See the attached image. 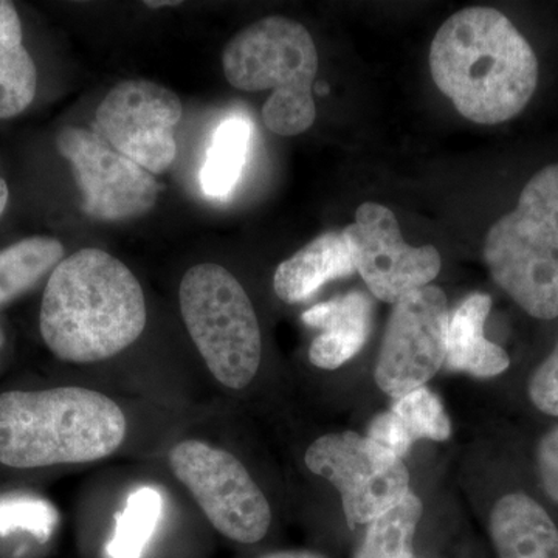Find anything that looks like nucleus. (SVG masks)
<instances>
[{
  "label": "nucleus",
  "instance_id": "obj_10",
  "mask_svg": "<svg viewBox=\"0 0 558 558\" xmlns=\"http://www.w3.org/2000/svg\"><path fill=\"white\" fill-rule=\"evenodd\" d=\"M182 113V101L167 87L121 81L98 106L94 132L143 170L163 174L178 154L175 126Z\"/></svg>",
  "mask_w": 558,
  "mask_h": 558
},
{
  "label": "nucleus",
  "instance_id": "obj_25",
  "mask_svg": "<svg viewBox=\"0 0 558 558\" xmlns=\"http://www.w3.org/2000/svg\"><path fill=\"white\" fill-rule=\"evenodd\" d=\"M371 440L379 444V446L384 447L395 453L396 457L402 459L413 447V442L409 439V436L403 433V429L400 428L398 418H396L395 414L391 411H387V413H381L379 416L374 417V421L371 422L368 436Z\"/></svg>",
  "mask_w": 558,
  "mask_h": 558
},
{
  "label": "nucleus",
  "instance_id": "obj_24",
  "mask_svg": "<svg viewBox=\"0 0 558 558\" xmlns=\"http://www.w3.org/2000/svg\"><path fill=\"white\" fill-rule=\"evenodd\" d=\"M529 398L542 413L558 417V341L529 380Z\"/></svg>",
  "mask_w": 558,
  "mask_h": 558
},
{
  "label": "nucleus",
  "instance_id": "obj_29",
  "mask_svg": "<svg viewBox=\"0 0 558 558\" xmlns=\"http://www.w3.org/2000/svg\"><path fill=\"white\" fill-rule=\"evenodd\" d=\"M180 2H171V0H168V2H145V5L150 7V9H160V7H174L179 5Z\"/></svg>",
  "mask_w": 558,
  "mask_h": 558
},
{
  "label": "nucleus",
  "instance_id": "obj_3",
  "mask_svg": "<svg viewBox=\"0 0 558 558\" xmlns=\"http://www.w3.org/2000/svg\"><path fill=\"white\" fill-rule=\"evenodd\" d=\"M126 438V417L108 396L87 388L0 395V464L50 468L98 461Z\"/></svg>",
  "mask_w": 558,
  "mask_h": 558
},
{
  "label": "nucleus",
  "instance_id": "obj_27",
  "mask_svg": "<svg viewBox=\"0 0 558 558\" xmlns=\"http://www.w3.org/2000/svg\"><path fill=\"white\" fill-rule=\"evenodd\" d=\"M258 558H326L322 554L312 553V550H279V553L266 554Z\"/></svg>",
  "mask_w": 558,
  "mask_h": 558
},
{
  "label": "nucleus",
  "instance_id": "obj_21",
  "mask_svg": "<svg viewBox=\"0 0 558 558\" xmlns=\"http://www.w3.org/2000/svg\"><path fill=\"white\" fill-rule=\"evenodd\" d=\"M424 505L414 494L371 521L355 558H416L411 550Z\"/></svg>",
  "mask_w": 558,
  "mask_h": 558
},
{
  "label": "nucleus",
  "instance_id": "obj_4",
  "mask_svg": "<svg viewBox=\"0 0 558 558\" xmlns=\"http://www.w3.org/2000/svg\"><path fill=\"white\" fill-rule=\"evenodd\" d=\"M222 69L234 89L274 90L263 106L267 130L282 137L314 124L318 51L310 31L288 17L253 22L227 44Z\"/></svg>",
  "mask_w": 558,
  "mask_h": 558
},
{
  "label": "nucleus",
  "instance_id": "obj_22",
  "mask_svg": "<svg viewBox=\"0 0 558 558\" xmlns=\"http://www.w3.org/2000/svg\"><path fill=\"white\" fill-rule=\"evenodd\" d=\"M398 418L411 442L418 439L447 440L451 435V425L438 396L433 395L428 388L421 387L396 399L395 405L389 410Z\"/></svg>",
  "mask_w": 558,
  "mask_h": 558
},
{
  "label": "nucleus",
  "instance_id": "obj_28",
  "mask_svg": "<svg viewBox=\"0 0 558 558\" xmlns=\"http://www.w3.org/2000/svg\"><path fill=\"white\" fill-rule=\"evenodd\" d=\"M10 191L5 180L0 178V216L5 211L7 204H9Z\"/></svg>",
  "mask_w": 558,
  "mask_h": 558
},
{
  "label": "nucleus",
  "instance_id": "obj_17",
  "mask_svg": "<svg viewBox=\"0 0 558 558\" xmlns=\"http://www.w3.org/2000/svg\"><path fill=\"white\" fill-rule=\"evenodd\" d=\"M38 70L24 46L16 7L0 0V120L13 119L32 105Z\"/></svg>",
  "mask_w": 558,
  "mask_h": 558
},
{
  "label": "nucleus",
  "instance_id": "obj_20",
  "mask_svg": "<svg viewBox=\"0 0 558 558\" xmlns=\"http://www.w3.org/2000/svg\"><path fill=\"white\" fill-rule=\"evenodd\" d=\"M163 512V498L157 488L140 487L128 497L116 515V529L108 543L109 558H142Z\"/></svg>",
  "mask_w": 558,
  "mask_h": 558
},
{
  "label": "nucleus",
  "instance_id": "obj_6",
  "mask_svg": "<svg viewBox=\"0 0 558 558\" xmlns=\"http://www.w3.org/2000/svg\"><path fill=\"white\" fill-rule=\"evenodd\" d=\"M180 311L191 339L220 384L242 389L255 379L263 340L247 292L226 267H191L180 282Z\"/></svg>",
  "mask_w": 558,
  "mask_h": 558
},
{
  "label": "nucleus",
  "instance_id": "obj_11",
  "mask_svg": "<svg viewBox=\"0 0 558 558\" xmlns=\"http://www.w3.org/2000/svg\"><path fill=\"white\" fill-rule=\"evenodd\" d=\"M57 148L72 167L89 218L121 222L140 218L156 205L160 185L154 175L94 131L62 128Z\"/></svg>",
  "mask_w": 558,
  "mask_h": 558
},
{
  "label": "nucleus",
  "instance_id": "obj_26",
  "mask_svg": "<svg viewBox=\"0 0 558 558\" xmlns=\"http://www.w3.org/2000/svg\"><path fill=\"white\" fill-rule=\"evenodd\" d=\"M537 465L546 494L558 505V425L539 440Z\"/></svg>",
  "mask_w": 558,
  "mask_h": 558
},
{
  "label": "nucleus",
  "instance_id": "obj_8",
  "mask_svg": "<svg viewBox=\"0 0 558 558\" xmlns=\"http://www.w3.org/2000/svg\"><path fill=\"white\" fill-rule=\"evenodd\" d=\"M307 469L340 492L349 526L371 523L410 494L402 459L357 433H330L307 449Z\"/></svg>",
  "mask_w": 558,
  "mask_h": 558
},
{
  "label": "nucleus",
  "instance_id": "obj_1",
  "mask_svg": "<svg viewBox=\"0 0 558 558\" xmlns=\"http://www.w3.org/2000/svg\"><path fill=\"white\" fill-rule=\"evenodd\" d=\"M428 62L433 81L458 112L486 126L520 116L538 86L531 44L490 7H469L444 22Z\"/></svg>",
  "mask_w": 558,
  "mask_h": 558
},
{
  "label": "nucleus",
  "instance_id": "obj_9",
  "mask_svg": "<svg viewBox=\"0 0 558 558\" xmlns=\"http://www.w3.org/2000/svg\"><path fill=\"white\" fill-rule=\"evenodd\" d=\"M449 322L446 293L436 286L395 304L374 371L381 391L399 399L435 377L446 363Z\"/></svg>",
  "mask_w": 558,
  "mask_h": 558
},
{
  "label": "nucleus",
  "instance_id": "obj_19",
  "mask_svg": "<svg viewBox=\"0 0 558 558\" xmlns=\"http://www.w3.org/2000/svg\"><path fill=\"white\" fill-rule=\"evenodd\" d=\"M64 247L49 236H33L0 250V307L11 303L61 263Z\"/></svg>",
  "mask_w": 558,
  "mask_h": 558
},
{
  "label": "nucleus",
  "instance_id": "obj_16",
  "mask_svg": "<svg viewBox=\"0 0 558 558\" xmlns=\"http://www.w3.org/2000/svg\"><path fill=\"white\" fill-rule=\"evenodd\" d=\"M490 310V296L473 293L453 312L447 330V368L481 379L497 377L509 368L508 352L484 337Z\"/></svg>",
  "mask_w": 558,
  "mask_h": 558
},
{
  "label": "nucleus",
  "instance_id": "obj_15",
  "mask_svg": "<svg viewBox=\"0 0 558 558\" xmlns=\"http://www.w3.org/2000/svg\"><path fill=\"white\" fill-rule=\"evenodd\" d=\"M490 535L499 558H558V527L535 499L509 494L490 513Z\"/></svg>",
  "mask_w": 558,
  "mask_h": 558
},
{
  "label": "nucleus",
  "instance_id": "obj_14",
  "mask_svg": "<svg viewBox=\"0 0 558 558\" xmlns=\"http://www.w3.org/2000/svg\"><path fill=\"white\" fill-rule=\"evenodd\" d=\"M355 266L343 231H328L279 264L274 290L288 304L311 299L326 282L351 277Z\"/></svg>",
  "mask_w": 558,
  "mask_h": 558
},
{
  "label": "nucleus",
  "instance_id": "obj_12",
  "mask_svg": "<svg viewBox=\"0 0 558 558\" xmlns=\"http://www.w3.org/2000/svg\"><path fill=\"white\" fill-rule=\"evenodd\" d=\"M343 233L355 270L384 303L396 304L414 290L427 288L442 267L438 248L407 244L395 213L376 202L360 205L354 222Z\"/></svg>",
  "mask_w": 558,
  "mask_h": 558
},
{
  "label": "nucleus",
  "instance_id": "obj_18",
  "mask_svg": "<svg viewBox=\"0 0 558 558\" xmlns=\"http://www.w3.org/2000/svg\"><path fill=\"white\" fill-rule=\"evenodd\" d=\"M252 126L244 117L234 116L216 128L199 174L201 189L208 197L223 199L240 182L247 163Z\"/></svg>",
  "mask_w": 558,
  "mask_h": 558
},
{
  "label": "nucleus",
  "instance_id": "obj_7",
  "mask_svg": "<svg viewBox=\"0 0 558 558\" xmlns=\"http://www.w3.org/2000/svg\"><path fill=\"white\" fill-rule=\"evenodd\" d=\"M170 464L220 534L245 545L266 537L270 505L240 459L202 440H183L170 451Z\"/></svg>",
  "mask_w": 558,
  "mask_h": 558
},
{
  "label": "nucleus",
  "instance_id": "obj_23",
  "mask_svg": "<svg viewBox=\"0 0 558 558\" xmlns=\"http://www.w3.org/2000/svg\"><path fill=\"white\" fill-rule=\"evenodd\" d=\"M58 512L49 501L27 494L0 495V537L27 532L47 542L58 526Z\"/></svg>",
  "mask_w": 558,
  "mask_h": 558
},
{
  "label": "nucleus",
  "instance_id": "obj_2",
  "mask_svg": "<svg viewBox=\"0 0 558 558\" xmlns=\"http://www.w3.org/2000/svg\"><path fill=\"white\" fill-rule=\"evenodd\" d=\"M148 322L145 293L130 267L83 248L51 271L40 304V336L58 359L95 363L138 340Z\"/></svg>",
  "mask_w": 558,
  "mask_h": 558
},
{
  "label": "nucleus",
  "instance_id": "obj_5",
  "mask_svg": "<svg viewBox=\"0 0 558 558\" xmlns=\"http://www.w3.org/2000/svg\"><path fill=\"white\" fill-rule=\"evenodd\" d=\"M484 260L494 281L526 314L558 317V163L532 175L517 207L490 227Z\"/></svg>",
  "mask_w": 558,
  "mask_h": 558
},
{
  "label": "nucleus",
  "instance_id": "obj_30",
  "mask_svg": "<svg viewBox=\"0 0 558 558\" xmlns=\"http://www.w3.org/2000/svg\"><path fill=\"white\" fill-rule=\"evenodd\" d=\"M3 343H5V336H3V330L0 329V348L3 347Z\"/></svg>",
  "mask_w": 558,
  "mask_h": 558
},
{
  "label": "nucleus",
  "instance_id": "obj_13",
  "mask_svg": "<svg viewBox=\"0 0 558 558\" xmlns=\"http://www.w3.org/2000/svg\"><path fill=\"white\" fill-rule=\"evenodd\" d=\"M301 318L310 328L322 330L311 344L312 365L337 369L365 347L373 323V304L365 293L351 292L311 307Z\"/></svg>",
  "mask_w": 558,
  "mask_h": 558
}]
</instances>
